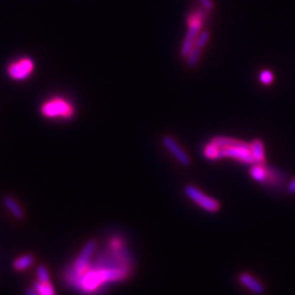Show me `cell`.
Returning a JSON list of instances; mask_svg holds the SVG:
<instances>
[{"label": "cell", "mask_w": 295, "mask_h": 295, "mask_svg": "<svg viewBox=\"0 0 295 295\" xmlns=\"http://www.w3.org/2000/svg\"><path fill=\"white\" fill-rule=\"evenodd\" d=\"M33 69H34L33 60L31 58L25 57V58H22V59H19L18 61L10 63L7 69V72L11 79L16 80V81H22L31 76V73L33 72Z\"/></svg>", "instance_id": "6"}, {"label": "cell", "mask_w": 295, "mask_h": 295, "mask_svg": "<svg viewBox=\"0 0 295 295\" xmlns=\"http://www.w3.org/2000/svg\"><path fill=\"white\" fill-rule=\"evenodd\" d=\"M201 49L196 47L194 46V48L190 51V54L188 55V57L186 58L187 60V66L189 68H195L197 65H198L199 59H200V56H201Z\"/></svg>", "instance_id": "14"}, {"label": "cell", "mask_w": 295, "mask_h": 295, "mask_svg": "<svg viewBox=\"0 0 295 295\" xmlns=\"http://www.w3.org/2000/svg\"><path fill=\"white\" fill-rule=\"evenodd\" d=\"M199 2L206 11H212L215 9V3H213L212 0H199Z\"/></svg>", "instance_id": "18"}, {"label": "cell", "mask_w": 295, "mask_h": 295, "mask_svg": "<svg viewBox=\"0 0 295 295\" xmlns=\"http://www.w3.org/2000/svg\"><path fill=\"white\" fill-rule=\"evenodd\" d=\"M162 142H163V146L169 150V152L172 153L173 157L182 165L188 166L190 164V158L181 148V146H179L174 138H172L171 136H164L163 139H162Z\"/></svg>", "instance_id": "8"}, {"label": "cell", "mask_w": 295, "mask_h": 295, "mask_svg": "<svg viewBox=\"0 0 295 295\" xmlns=\"http://www.w3.org/2000/svg\"><path fill=\"white\" fill-rule=\"evenodd\" d=\"M33 264H34V257L32 255H23L14 260L13 268L16 271H22V270L27 269L28 267H31Z\"/></svg>", "instance_id": "12"}, {"label": "cell", "mask_w": 295, "mask_h": 295, "mask_svg": "<svg viewBox=\"0 0 295 295\" xmlns=\"http://www.w3.org/2000/svg\"><path fill=\"white\" fill-rule=\"evenodd\" d=\"M25 295H39L34 289H26Z\"/></svg>", "instance_id": "20"}, {"label": "cell", "mask_w": 295, "mask_h": 295, "mask_svg": "<svg viewBox=\"0 0 295 295\" xmlns=\"http://www.w3.org/2000/svg\"><path fill=\"white\" fill-rule=\"evenodd\" d=\"M259 80L263 84L269 85V84L273 83L274 74H273V72L269 71V70H264V71L260 72V74H259Z\"/></svg>", "instance_id": "17"}, {"label": "cell", "mask_w": 295, "mask_h": 295, "mask_svg": "<svg viewBox=\"0 0 295 295\" xmlns=\"http://www.w3.org/2000/svg\"><path fill=\"white\" fill-rule=\"evenodd\" d=\"M185 194L188 197L189 199H192L195 204L198 205L199 207H201L202 209H205L209 212H217L220 209V204L215 200L210 198L209 196L205 195L200 190L195 187L192 186V185H187L186 187H185Z\"/></svg>", "instance_id": "4"}, {"label": "cell", "mask_w": 295, "mask_h": 295, "mask_svg": "<svg viewBox=\"0 0 295 295\" xmlns=\"http://www.w3.org/2000/svg\"><path fill=\"white\" fill-rule=\"evenodd\" d=\"M288 192L290 194H295V177L288 185Z\"/></svg>", "instance_id": "19"}, {"label": "cell", "mask_w": 295, "mask_h": 295, "mask_svg": "<svg viewBox=\"0 0 295 295\" xmlns=\"http://www.w3.org/2000/svg\"><path fill=\"white\" fill-rule=\"evenodd\" d=\"M205 18L206 15L204 11H197V12L192 13L187 18L188 30L181 48V56L183 58L186 59L188 55L190 54V51H192V49L194 48L196 38L198 36V34L201 32L200 30L202 27V24H204Z\"/></svg>", "instance_id": "2"}, {"label": "cell", "mask_w": 295, "mask_h": 295, "mask_svg": "<svg viewBox=\"0 0 295 295\" xmlns=\"http://www.w3.org/2000/svg\"><path fill=\"white\" fill-rule=\"evenodd\" d=\"M209 39H210V33H209V31H207V30L201 31L198 34V36H197V38H196L195 46H196V47H198V48H200L202 50L207 46L208 42H209Z\"/></svg>", "instance_id": "15"}, {"label": "cell", "mask_w": 295, "mask_h": 295, "mask_svg": "<svg viewBox=\"0 0 295 295\" xmlns=\"http://www.w3.org/2000/svg\"><path fill=\"white\" fill-rule=\"evenodd\" d=\"M211 142L218 148V160L231 158L246 164L256 163L251 151V143L228 137H215Z\"/></svg>", "instance_id": "1"}, {"label": "cell", "mask_w": 295, "mask_h": 295, "mask_svg": "<svg viewBox=\"0 0 295 295\" xmlns=\"http://www.w3.org/2000/svg\"><path fill=\"white\" fill-rule=\"evenodd\" d=\"M40 113L47 118L70 119L74 116V107L62 97H54L40 106Z\"/></svg>", "instance_id": "3"}, {"label": "cell", "mask_w": 295, "mask_h": 295, "mask_svg": "<svg viewBox=\"0 0 295 295\" xmlns=\"http://www.w3.org/2000/svg\"><path fill=\"white\" fill-rule=\"evenodd\" d=\"M33 289L35 290L39 295H56L53 286L50 283H42V282H35L33 286Z\"/></svg>", "instance_id": "13"}, {"label": "cell", "mask_w": 295, "mask_h": 295, "mask_svg": "<svg viewBox=\"0 0 295 295\" xmlns=\"http://www.w3.org/2000/svg\"><path fill=\"white\" fill-rule=\"evenodd\" d=\"M2 202L5 206V208H7V209L11 212V215H12L15 219L20 220L23 218V210L21 209V207L14 199L11 198V197H4Z\"/></svg>", "instance_id": "11"}, {"label": "cell", "mask_w": 295, "mask_h": 295, "mask_svg": "<svg viewBox=\"0 0 295 295\" xmlns=\"http://www.w3.org/2000/svg\"><path fill=\"white\" fill-rule=\"evenodd\" d=\"M239 280L243 286L247 288L248 290H251L255 294H263L265 291V288L262 282L256 280L252 275L250 274H242L239 277Z\"/></svg>", "instance_id": "9"}, {"label": "cell", "mask_w": 295, "mask_h": 295, "mask_svg": "<svg viewBox=\"0 0 295 295\" xmlns=\"http://www.w3.org/2000/svg\"><path fill=\"white\" fill-rule=\"evenodd\" d=\"M251 151L255 159V164H265V147L264 142L260 139H255L251 142Z\"/></svg>", "instance_id": "10"}, {"label": "cell", "mask_w": 295, "mask_h": 295, "mask_svg": "<svg viewBox=\"0 0 295 295\" xmlns=\"http://www.w3.org/2000/svg\"><path fill=\"white\" fill-rule=\"evenodd\" d=\"M37 275V279L39 282L42 283H48L49 282V274L48 270L46 269L45 266H39L36 271Z\"/></svg>", "instance_id": "16"}, {"label": "cell", "mask_w": 295, "mask_h": 295, "mask_svg": "<svg viewBox=\"0 0 295 295\" xmlns=\"http://www.w3.org/2000/svg\"><path fill=\"white\" fill-rule=\"evenodd\" d=\"M251 176L256 182L266 185H278L282 179V174L274 169L266 167L265 164H255L251 169Z\"/></svg>", "instance_id": "5"}, {"label": "cell", "mask_w": 295, "mask_h": 295, "mask_svg": "<svg viewBox=\"0 0 295 295\" xmlns=\"http://www.w3.org/2000/svg\"><path fill=\"white\" fill-rule=\"evenodd\" d=\"M95 242L93 241H90L89 243H86L85 246L83 247V250L81 251L80 255L78 256L76 263L73 265V269H72V273L70 275H80L84 273L88 268V265L90 264V259L92 254H93L94 250H95Z\"/></svg>", "instance_id": "7"}]
</instances>
